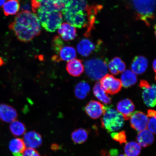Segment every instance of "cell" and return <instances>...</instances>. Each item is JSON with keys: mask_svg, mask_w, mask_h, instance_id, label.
<instances>
[{"mask_svg": "<svg viewBox=\"0 0 156 156\" xmlns=\"http://www.w3.org/2000/svg\"><path fill=\"white\" fill-rule=\"evenodd\" d=\"M9 28L14 32L20 41L28 42L41 33L40 21L37 16L30 12L23 11L15 17L9 25Z\"/></svg>", "mask_w": 156, "mask_h": 156, "instance_id": "obj_1", "label": "cell"}, {"mask_svg": "<svg viewBox=\"0 0 156 156\" xmlns=\"http://www.w3.org/2000/svg\"><path fill=\"white\" fill-rule=\"evenodd\" d=\"M37 12L42 27L48 32H55L61 24L62 15L60 11L51 10L41 7Z\"/></svg>", "mask_w": 156, "mask_h": 156, "instance_id": "obj_2", "label": "cell"}, {"mask_svg": "<svg viewBox=\"0 0 156 156\" xmlns=\"http://www.w3.org/2000/svg\"><path fill=\"white\" fill-rule=\"evenodd\" d=\"M102 127L109 133L117 131L124 125L123 117L115 109L107 107L106 111L101 119Z\"/></svg>", "mask_w": 156, "mask_h": 156, "instance_id": "obj_3", "label": "cell"}, {"mask_svg": "<svg viewBox=\"0 0 156 156\" xmlns=\"http://www.w3.org/2000/svg\"><path fill=\"white\" fill-rule=\"evenodd\" d=\"M84 69L88 77L93 80H101L108 72L106 61L100 58H94L85 62Z\"/></svg>", "mask_w": 156, "mask_h": 156, "instance_id": "obj_4", "label": "cell"}, {"mask_svg": "<svg viewBox=\"0 0 156 156\" xmlns=\"http://www.w3.org/2000/svg\"><path fill=\"white\" fill-rule=\"evenodd\" d=\"M156 0H133L134 7L138 16L148 25V20L153 19Z\"/></svg>", "mask_w": 156, "mask_h": 156, "instance_id": "obj_5", "label": "cell"}, {"mask_svg": "<svg viewBox=\"0 0 156 156\" xmlns=\"http://www.w3.org/2000/svg\"><path fill=\"white\" fill-rule=\"evenodd\" d=\"M62 11L64 18L70 25L79 28L87 27V14L83 11H71L63 9Z\"/></svg>", "mask_w": 156, "mask_h": 156, "instance_id": "obj_6", "label": "cell"}, {"mask_svg": "<svg viewBox=\"0 0 156 156\" xmlns=\"http://www.w3.org/2000/svg\"><path fill=\"white\" fill-rule=\"evenodd\" d=\"M100 83L105 92L112 95L119 92L122 86L120 80L110 74H106L103 77Z\"/></svg>", "mask_w": 156, "mask_h": 156, "instance_id": "obj_7", "label": "cell"}, {"mask_svg": "<svg viewBox=\"0 0 156 156\" xmlns=\"http://www.w3.org/2000/svg\"><path fill=\"white\" fill-rule=\"evenodd\" d=\"M140 87L143 89L142 98L146 106L149 107H155L156 105V86L151 85L147 81L141 80Z\"/></svg>", "mask_w": 156, "mask_h": 156, "instance_id": "obj_8", "label": "cell"}, {"mask_svg": "<svg viewBox=\"0 0 156 156\" xmlns=\"http://www.w3.org/2000/svg\"><path fill=\"white\" fill-rule=\"evenodd\" d=\"M130 119V126L134 129L140 132L146 129L149 118L145 113L137 111L132 114Z\"/></svg>", "mask_w": 156, "mask_h": 156, "instance_id": "obj_9", "label": "cell"}, {"mask_svg": "<svg viewBox=\"0 0 156 156\" xmlns=\"http://www.w3.org/2000/svg\"><path fill=\"white\" fill-rule=\"evenodd\" d=\"M106 107L96 101H91L85 107V111L88 116L91 119H96L102 116L106 111Z\"/></svg>", "mask_w": 156, "mask_h": 156, "instance_id": "obj_10", "label": "cell"}, {"mask_svg": "<svg viewBox=\"0 0 156 156\" xmlns=\"http://www.w3.org/2000/svg\"><path fill=\"white\" fill-rule=\"evenodd\" d=\"M135 106L132 101L129 99H123L117 105V111L123 117L124 120L130 119L135 110Z\"/></svg>", "mask_w": 156, "mask_h": 156, "instance_id": "obj_11", "label": "cell"}, {"mask_svg": "<svg viewBox=\"0 0 156 156\" xmlns=\"http://www.w3.org/2000/svg\"><path fill=\"white\" fill-rule=\"evenodd\" d=\"M18 114L13 107L6 104L0 105V119L7 123L12 122L16 120Z\"/></svg>", "mask_w": 156, "mask_h": 156, "instance_id": "obj_12", "label": "cell"}, {"mask_svg": "<svg viewBox=\"0 0 156 156\" xmlns=\"http://www.w3.org/2000/svg\"><path fill=\"white\" fill-rule=\"evenodd\" d=\"M23 140L27 147L33 149L40 147L42 143L41 136L34 131L26 133L24 135Z\"/></svg>", "mask_w": 156, "mask_h": 156, "instance_id": "obj_13", "label": "cell"}, {"mask_svg": "<svg viewBox=\"0 0 156 156\" xmlns=\"http://www.w3.org/2000/svg\"><path fill=\"white\" fill-rule=\"evenodd\" d=\"M102 9V6L99 5H91L87 7L85 11L87 12V29L85 33L84 36L87 37L90 36L91 30L94 27L95 21V16L98 11Z\"/></svg>", "mask_w": 156, "mask_h": 156, "instance_id": "obj_14", "label": "cell"}, {"mask_svg": "<svg viewBox=\"0 0 156 156\" xmlns=\"http://www.w3.org/2000/svg\"><path fill=\"white\" fill-rule=\"evenodd\" d=\"M66 70L70 75L79 77L84 71V67L80 60L74 58L68 62Z\"/></svg>", "mask_w": 156, "mask_h": 156, "instance_id": "obj_15", "label": "cell"}, {"mask_svg": "<svg viewBox=\"0 0 156 156\" xmlns=\"http://www.w3.org/2000/svg\"><path fill=\"white\" fill-rule=\"evenodd\" d=\"M58 30V34L64 41H68L73 40L76 36V30L71 25L67 23L62 24Z\"/></svg>", "mask_w": 156, "mask_h": 156, "instance_id": "obj_16", "label": "cell"}, {"mask_svg": "<svg viewBox=\"0 0 156 156\" xmlns=\"http://www.w3.org/2000/svg\"><path fill=\"white\" fill-rule=\"evenodd\" d=\"M147 58L142 56H137L134 58L131 65L132 71L137 75L145 73L148 67Z\"/></svg>", "mask_w": 156, "mask_h": 156, "instance_id": "obj_17", "label": "cell"}, {"mask_svg": "<svg viewBox=\"0 0 156 156\" xmlns=\"http://www.w3.org/2000/svg\"><path fill=\"white\" fill-rule=\"evenodd\" d=\"M138 144L142 147H146L152 145L154 140L153 133L148 129L140 132L136 138Z\"/></svg>", "mask_w": 156, "mask_h": 156, "instance_id": "obj_18", "label": "cell"}, {"mask_svg": "<svg viewBox=\"0 0 156 156\" xmlns=\"http://www.w3.org/2000/svg\"><path fill=\"white\" fill-rule=\"evenodd\" d=\"M26 147L24 141L20 138H15L9 142V149L14 156H23Z\"/></svg>", "mask_w": 156, "mask_h": 156, "instance_id": "obj_19", "label": "cell"}, {"mask_svg": "<svg viewBox=\"0 0 156 156\" xmlns=\"http://www.w3.org/2000/svg\"><path fill=\"white\" fill-rule=\"evenodd\" d=\"M94 44L88 39H83L78 44L77 50L80 55L85 57L90 55L95 50Z\"/></svg>", "mask_w": 156, "mask_h": 156, "instance_id": "obj_20", "label": "cell"}, {"mask_svg": "<svg viewBox=\"0 0 156 156\" xmlns=\"http://www.w3.org/2000/svg\"><path fill=\"white\" fill-rule=\"evenodd\" d=\"M108 68L112 75H116L126 69L125 63L119 57H115L109 62Z\"/></svg>", "mask_w": 156, "mask_h": 156, "instance_id": "obj_21", "label": "cell"}, {"mask_svg": "<svg viewBox=\"0 0 156 156\" xmlns=\"http://www.w3.org/2000/svg\"><path fill=\"white\" fill-rule=\"evenodd\" d=\"M121 79L122 85L126 88L132 86L137 81L136 74L130 70H125L122 74Z\"/></svg>", "mask_w": 156, "mask_h": 156, "instance_id": "obj_22", "label": "cell"}, {"mask_svg": "<svg viewBox=\"0 0 156 156\" xmlns=\"http://www.w3.org/2000/svg\"><path fill=\"white\" fill-rule=\"evenodd\" d=\"M88 5L85 0H67L63 9L71 11H86Z\"/></svg>", "mask_w": 156, "mask_h": 156, "instance_id": "obj_23", "label": "cell"}, {"mask_svg": "<svg viewBox=\"0 0 156 156\" xmlns=\"http://www.w3.org/2000/svg\"><path fill=\"white\" fill-rule=\"evenodd\" d=\"M93 91L95 97L105 104L108 105L112 103L110 98L103 89L100 83L97 82L95 84L93 87Z\"/></svg>", "mask_w": 156, "mask_h": 156, "instance_id": "obj_24", "label": "cell"}, {"mask_svg": "<svg viewBox=\"0 0 156 156\" xmlns=\"http://www.w3.org/2000/svg\"><path fill=\"white\" fill-rule=\"evenodd\" d=\"M90 90L89 84L85 81L80 82L76 86L75 89V96L78 99H84Z\"/></svg>", "mask_w": 156, "mask_h": 156, "instance_id": "obj_25", "label": "cell"}, {"mask_svg": "<svg viewBox=\"0 0 156 156\" xmlns=\"http://www.w3.org/2000/svg\"><path fill=\"white\" fill-rule=\"evenodd\" d=\"M20 9L19 2L16 0H9L3 5V10L5 16L16 14Z\"/></svg>", "mask_w": 156, "mask_h": 156, "instance_id": "obj_26", "label": "cell"}, {"mask_svg": "<svg viewBox=\"0 0 156 156\" xmlns=\"http://www.w3.org/2000/svg\"><path fill=\"white\" fill-rule=\"evenodd\" d=\"M88 133L83 128H79L74 130L71 134V138L73 141L76 144H80L87 141Z\"/></svg>", "mask_w": 156, "mask_h": 156, "instance_id": "obj_27", "label": "cell"}, {"mask_svg": "<svg viewBox=\"0 0 156 156\" xmlns=\"http://www.w3.org/2000/svg\"><path fill=\"white\" fill-rule=\"evenodd\" d=\"M61 61H69L76 57V52L75 48L71 46H66L62 48L59 53Z\"/></svg>", "mask_w": 156, "mask_h": 156, "instance_id": "obj_28", "label": "cell"}, {"mask_svg": "<svg viewBox=\"0 0 156 156\" xmlns=\"http://www.w3.org/2000/svg\"><path fill=\"white\" fill-rule=\"evenodd\" d=\"M124 150L126 156H138L141 153V148L137 142L132 141L126 144Z\"/></svg>", "mask_w": 156, "mask_h": 156, "instance_id": "obj_29", "label": "cell"}, {"mask_svg": "<svg viewBox=\"0 0 156 156\" xmlns=\"http://www.w3.org/2000/svg\"><path fill=\"white\" fill-rule=\"evenodd\" d=\"M9 129L13 136H17L24 135L26 128L24 123L16 120L10 125Z\"/></svg>", "mask_w": 156, "mask_h": 156, "instance_id": "obj_30", "label": "cell"}, {"mask_svg": "<svg viewBox=\"0 0 156 156\" xmlns=\"http://www.w3.org/2000/svg\"><path fill=\"white\" fill-rule=\"evenodd\" d=\"M64 44L59 37L55 36L52 39L51 46L52 50L56 54H59L60 51L63 47Z\"/></svg>", "mask_w": 156, "mask_h": 156, "instance_id": "obj_31", "label": "cell"}, {"mask_svg": "<svg viewBox=\"0 0 156 156\" xmlns=\"http://www.w3.org/2000/svg\"><path fill=\"white\" fill-rule=\"evenodd\" d=\"M111 135L113 140L119 142L120 145L126 143V135L125 131L112 133Z\"/></svg>", "mask_w": 156, "mask_h": 156, "instance_id": "obj_32", "label": "cell"}, {"mask_svg": "<svg viewBox=\"0 0 156 156\" xmlns=\"http://www.w3.org/2000/svg\"><path fill=\"white\" fill-rule=\"evenodd\" d=\"M148 120L147 128L148 130L154 134H156V117L150 118Z\"/></svg>", "mask_w": 156, "mask_h": 156, "instance_id": "obj_33", "label": "cell"}, {"mask_svg": "<svg viewBox=\"0 0 156 156\" xmlns=\"http://www.w3.org/2000/svg\"><path fill=\"white\" fill-rule=\"evenodd\" d=\"M23 156H40V155L34 149L28 148L25 150Z\"/></svg>", "mask_w": 156, "mask_h": 156, "instance_id": "obj_34", "label": "cell"}, {"mask_svg": "<svg viewBox=\"0 0 156 156\" xmlns=\"http://www.w3.org/2000/svg\"><path fill=\"white\" fill-rule=\"evenodd\" d=\"M21 9L23 11L30 12L32 9L29 3H25L21 6Z\"/></svg>", "mask_w": 156, "mask_h": 156, "instance_id": "obj_35", "label": "cell"}, {"mask_svg": "<svg viewBox=\"0 0 156 156\" xmlns=\"http://www.w3.org/2000/svg\"><path fill=\"white\" fill-rule=\"evenodd\" d=\"M156 112L155 111L153 110H149L147 111V116L148 118L156 117Z\"/></svg>", "mask_w": 156, "mask_h": 156, "instance_id": "obj_36", "label": "cell"}, {"mask_svg": "<svg viewBox=\"0 0 156 156\" xmlns=\"http://www.w3.org/2000/svg\"><path fill=\"white\" fill-rule=\"evenodd\" d=\"M52 59L53 61L55 62H59L61 61L59 56L58 55H55L52 56Z\"/></svg>", "mask_w": 156, "mask_h": 156, "instance_id": "obj_37", "label": "cell"}, {"mask_svg": "<svg viewBox=\"0 0 156 156\" xmlns=\"http://www.w3.org/2000/svg\"><path fill=\"white\" fill-rule=\"evenodd\" d=\"M59 146H58V144H52L51 146V149L53 150V151H57V150L59 149Z\"/></svg>", "mask_w": 156, "mask_h": 156, "instance_id": "obj_38", "label": "cell"}, {"mask_svg": "<svg viewBox=\"0 0 156 156\" xmlns=\"http://www.w3.org/2000/svg\"><path fill=\"white\" fill-rule=\"evenodd\" d=\"M118 151L116 149H112L110 151V154L113 156H116L118 154Z\"/></svg>", "mask_w": 156, "mask_h": 156, "instance_id": "obj_39", "label": "cell"}, {"mask_svg": "<svg viewBox=\"0 0 156 156\" xmlns=\"http://www.w3.org/2000/svg\"><path fill=\"white\" fill-rule=\"evenodd\" d=\"M101 155L102 156H110V155L108 153H107V151H101Z\"/></svg>", "mask_w": 156, "mask_h": 156, "instance_id": "obj_40", "label": "cell"}, {"mask_svg": "<svg viewBox=\"0 0 156 156\" xmlns=\"http://www.w3.org/2000/svg\"><path fill=\"white\" fill-rule=\"evenodd\" d=\"M153 67L154 71L155 73L156 67V61L155 59L154 60V61H153Z\"/></svg>", "mask_w": 156, "mask_h": 156, "instance_id": "obj_41", "label": "cell"}, {"mask_svg": "<svg viewBox=\"0 0 156 156\" xmlns=\"http://www.w3.org/2000/svg\"><path fill=\"white\" fill-rule=\"evenodd\" d=\"M5 64V62L4 61L3 58L0 57V67L2 66Z\"/></svg>", "mask_w": 156, "mask_h": 156, "instance_id": "obj_42", "label": "cell"}, {"mask_svg": "<svg viewBox=\"0 0 156 156\" xmlns=\"http://www.w3.org/2000/svg\"><path fill=\"white\" fill-rule=\"evenodd\" d=\"M6 0H0V9L5 3Z\"/></svg>", "mask_w": 156, "mask_h": 156, "instance_id": "obj_43", "label": "cell"}, {"mask_svg": "<svg viewBox=\"0 0 156 156\" xmlns=\"http://www.w3.org/2000/svg\"><path fill=\"white\" fill-rule=\"evenodd\" d=\"M119 156H126V155H124V154H122V155H119Z\"/></svg>", "mask_w": 156, "mask_h": 156, "instance_id": "obj_44", "label": "cell"}]
</instances>
